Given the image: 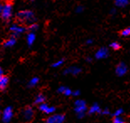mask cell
<instances>
[{
    "instance_id": "obj_1",
    "label": "cell",
    "mask_w": 130,
    "mask_h": 123,
    "mask_svg": "<svg viewBox=\"0 0 130 123\" xmlns=\"http://www.w3.org/2000/svg\"><path fill=\"white\" fill-rule=\"evenodd\" d=\"M18 19L21 22H25V23H30V24H33L36 20L35 14L30 10L20 11L18 14Z\"/></svg>"
},
{
    "instance_id": "obj_2",
    "label": "cell",
    "mask_w": 130,
    "mask_h": 123,
    "mask_svg": "<svg viewBox=\"0 0 130 123\" xmlns=\"http://www.w3.org/2000/svg\"><path fill=\"white\" fill-rule=\"evenodd\" d=\"M87 110V104H86L84 100H77L75 102V111L76 112L78 118H83Z\"/></svg>"
},
{
    "instance_id": "obj_3",
    "label": "cell",
    "mask_w": 130,
    "mask_h": 123,
    "mask_svg": "<svg viewBox=\"0 0 130 123\" xmlns=\"http://www.w3.org/2000/svg\"><path fill=\"white\" fill-rule=\"evenodd\" d=\"M12 14H13V8L11 4L8 3V4L4 5L3 11L1 13V16L3 19H4V20H9L10 18L12 17Z\"/></svg>"
},
{
    "instance_id": "obj_4",
    "label": "cell",
    "mask_w": 130,
    "mask_h": 123,
    "mask_svg": "<svg viewBox=\"0 0 130 123\" xmlns=\"http://www.w3.org/2000/svg\"><path fill=\"white\" fill-rule=\"evenodd\" d=\"M65 121V116L61 114L52 115L46 120V123H63Z\"/></svg>"
},
{
    "instance_id": "obj_5",
    "label": "cell",
    "mask_w": 130,
    "mask_h": 123,
    "mask_svg": "<svg viewBox=\"0 0 130 123\" xmlns=\"http://www.w3.org/2000/svg\"><path fill=\"white\" fill-rule=\"evenodd\" d=\"M13 116V109L12 107H9L5 108L4 112H3V116H2V120L3 121L5 122V123H8L11 121V119H12V117Z\"/></svg>"
},
{
    "instance_id": "obj_6",
    "label": "cell",
    "mask_w": 130,
    "mask_h": 123,
    "mask_svg": "<svg viewBox=\"0 0 130 123\" xmlns=\"http://www.w3.org/2000/svg\"><path fill=\"white\" fill-rule=\"evenodd\" d=\"M127 72H128V68H127L126 64L123 63H119L116 68V74L118 76H123L127 73Z\"/></svg>"
},
{
    "instance_id": "obj_7",
    "label": "cell",
    "mask_w": 130,
    "mask_h": 123,
    "mask_svg": "<svg viewBox=\"0 0 130 123\" xmlns=\"http://www.w3.org/2000/svg\"><path fill=\"white\" fill-rule=\"evenodd\" d=\"M40 110L43 112H45V114H52L56 111V108L54 106H49L45 103H43V104L40 105Z\"/></svg>"
},
{
    "instance_id": "obj_8",
    "label": "cell",
    "mask_w": 130,
    "mask_h": 123,
    "mask_svg": "<svg viewBox=\"0 0 130 123\" xmlns=\"http://www.w3.org/2000/svg\"><path fill=\"white\" fill-rule=\"evenodd\" d=\"M107 56H108V50L106 47H102L95 54L96 59H103V58H106Z\"/></svg>"
},
{
    "instance_id": "obj_9",
    "label": "cell",
    "mask_w": 130,
    "mask_h": 123,
    "mask_svg": "<svg viewBox=\"0 0 130 123\" xmlns=\"http://www.w3.org/2000/svg\"><path fill=\"white\" fill-rule=\"evenodd\" d=\"M81 72H82V69L80 68L76 67V66H72V67H70V68H66L64 72V73L65 74H71V75H77Z\"/></svg>"
},
{
    "instance_id": "obj_10",
    "label": "cell",
    "mask_w": 130,
    "mask_h": 123,
    "mask_svg": "<svg viewBox=\"0 0 130 123\" xmlns=\"http://www.w3.org/2000/svg\"><path fill=\"white\" fill-rule=\"evenodd\" d=\"M10 30L13 33V35H17L22 34L23 32H24L25 28L17 26V24H13V26L10 27Z\"/></svg>"
},
{
    "instance_id": "obj_11",
    "label": "cell",
    "mask_w": 130,
    "mask_h": 123,
    "mask_svg": "<svg viewBox=\"0 0 130 123\" xmlns=\"http://www.w3.org/2000/svg\"><path fill=\"white\" fill-rule=\"evenodd\" d=\"M34 116V110L32 108L28 107L24 110V117L26 121H30Z\"/></svg>"
},
{
    "instance_id": "obj_12",
    "label": "cell",
    "mask_w": 130,
    "mask_h": 123,
    "mask_svg": "<svg viewBox=\"0 0 130 123\" xmlns=\"http://www.w3.org/2000/svg\"><path fill=\"white\" fill-rule=\"evenodd\" d=\"M9 83V79L6 76H3L0 78V90H4L8 86Z\"/></svg>"
},
{
    "instance_id": "obj_13",
    "label": "cell",
    "mask_w": 130,
    "mask_h": 123,
    "mask_svg": "<svg viewBox=\"0 0 130 123\" xmlns=\"http://www.w3.org/2000/svg\"><path fill=\"white\" fill-rule=\"evenodd\" d=\"M102 112V110L98 104H94L92 105V107L90 108L89 110V113L90 114H95V113H101Z\"/></svg>"
},
{
    "instance_id": "obj_14",
    "label": "cell",
    "mask_w": 130,
    "mask_h": 123,
    "mask_svg": "<svg viewBox=\"0 0 130 123\" xmlns=\"http://www.w3.org/2000/svg\"><path fill=\"white\" fill-rule=\"evenodd\" d=\"M35 35L34 32H29L28 35H27V42L29 45V46H31L33 45V43L35 42Z\"/></svg>"
},
{
    "instance_id": "obj_15",
    "label": "cell",
    "mask_w": 130,
    "mask_h": 123,
    "mask_svg": "<svg viewBox=\"0 0 130 123\" xmlns=\"http://www.w3.org/2000/svg\"><path fill=\"white\" fill-rule=\"evenodd\" d=\"M15 43H16V39L14 37H11L9 39V40H7L6 41H5L4 46L5 47H11V46H14Z\"/></svg>"
},
{
    "instance_id": "obj_16",
    "label": "cell",
    "mask_w": 130,
    "mask_h": 123,
    "mask_svg": "<svg viewBox=\"0 0 130 123\" xmlns=\"http://www.w3.org/2000/svg\"><path fill=\"white\" fill-rule=\"evenodd\" d=\"M114 2L115 4L120 8L125 7L128 4V0H114Z\"/></svg>"
},
{
    "instance_id": "obj_17",
    "label": "cell",
    "mask_w": 130,
    "mask_h": 123,
    "mask_svg": "<svg viewBox=\"0 0 130 123\" xmlns=\"http://www.w3.org/2000/svg\"><path fill=\"white\" fill-rule=\"evenodd\" d=\"M45 97L43 95V94H38L35 98V104H43V103H45Z\"/></svg>"
},
{
    "instance_id": "obj_18",
    "label": "cell",
    "mask_w": 130,
    "mask_h": 123,
    "mask_svg": "<svg viewBox=\"0 0 130 123\" xmlns=\"http://www.w3.org/2000/svg\"><path fill=\"white\" fill-rule=\"evenodd\" d=\"M39 83V78L35 77V78H33L29 80V87H35V86H36Z\"/></svg>"
},
{
    "instance_id": "obj_19",
    "label": "cell",
    "mask_w": 130,
    "mask_h": 123,
    "mask_svg": "<svg viewBox=\"0 0 130 123\" xmlns=\"http://www.w3.org/2000/svg\"><path fill=\"white\" fill-rule=\"evenodd\" d=\"M121 35L123 36H125V37L128 36L130 35V28H126V29L123 30L121 32Z\"/></svg>"
},
{
    "instance_id": "obj_20",
    "label": "cell",
    "mask_w": 130,
    "mask_h": 123,
    "mask_svg": "<svg viewBox=\"0 0 130 123\" xmlns=\"http://www.w3.org/2000/svg\"><path fill=\"white\" fill-rule=\"evenodd\" d=\"M63 63H64V60H58L56 61V63H54L52 64V67H53V68H59V67L61 66Z\"/></svg>"
},
{
    "instance_id": "obj_21",
    "label": "cell",
    "mask_w": 130,
    "mask_h": 123,
    "mask_svg": "<svg viewBox=\"0 0 130 123\" xmlns=\"http://www.w3.org/2000/svg\"><path fill=\"white\" fill-rule=\"evenodd\" d=\"M123 113V109H118V110L113 113V116H114V117H118V116H121V115Z\"/></svg>"
},
{
    "instance_id": "obj_22",
    "label": "cell",
    "mask_w": 130,
    "mask_h": 123,
    "mask_svg": "<svg viewBox=\"0 0 130 123\" xmlns=\"http://www.w3.org/2000/svg\"><path fill=\"white\" fill-rule=\"evenodd\" d=\"M38 29V26L36 24H31L30 26H29V30H30V32H34V31H35Z\"/></svg>"
},
{
    "instance_id": "obj_23",
    "label": "cell",
    "mask_w": 130,
    "mask_h": 123,
    "mask_svg": "<svg viewBox=\"0 0 130 123\" xmlns=\"http://www.w3.org/2000/svg\"><path fill=\"white\" fill-rule=\"evenodd\" d=\"M113 123H125L123 121V119L122 118L121 116H118V117H114L113 119Z\"/></svg>"
},
{
    "instance_id": "obj_24",
    "label": "cell",
    "mask_w": 130,
    "mask_h": 123,
    "mask_svg": "<svg viewBox=\"0 0 130 123\" xmlns=\"http://www.w3.org/2000/svg\"><path fill=\"white\" fill-rule=\"evenodd\" d=\"M111 47L113 50H118L120 49V44L118 42H112L111 44Z\"/></svg>"
},
{
    "instance_id": "obj_25",
    "label": "cell",
    "mask_w": 130,
    "mask_h": 123,
    "mask_svg": "<svg viewBox=\"0 0 130 123\" xmlns=\"http://www.w3.org/2000/svg\"><path fill=\"white\" fill-rule=\"evenodd\" d=\"M63 94H64L66 96H70V95H71V94H72V91H71L70 89L66 88L64 93H63Z\"/></svg>"
},
{
    "instance_id": "obj_26",
    "label": "cell",
    "mask_w": 130,
    "mask_h": 123,
    "mask_svg": "<svg viewBox=\"0 0 130 123\" xmlns=\"http://www.w3.org/2000/svg\"><path fill=\"white\" fill-rule=\"evenodd\" d=\"M66 88V87H65V86H60V87L58 88V92H59V93H64Z\"/></svg>"
},
{
    "instance_id": "obj_27",
    "label": "cell",
    "mask_w": 130,
    "mask_h": 123,
    "mask_svg": "<svg viewBox=\"0 0 130 123\" xmlns=\"http://www.w3.org/2000/svg\"><path fill=\"white\" fill-rule=\"evenodd\" d=\"M76 11L77 13H82V11H83V7H82V6H78V7L76 8Z\"/></svg>"
},
{
    "instance_id": "obj_28",
    "label": "cell",
    "mask_w": 130,
    "mask_h": 123,
    "mask_svg": "<svg viewBox=\"0 0 130 123\" xmlns=\"http://www.w3.org/2000/svg\"><path fill=\"white\" fill-rule=\"evenodd\" d=\"M72 95H74V96H79L80 95V91L79 90L72 91Z\"/></svg>"
},
{
    "instance_id": "obj_29",
    "label": "cell",
    "mask_w": 130,
    "mask_h": 123,
    "mask_svg": "<svg viewBox=\"0 0 130 123\" xmlns=\"http://www.w3.org/2000/svg\"><path fill=\"white\" fill-rule=\"evenodd\" d=\"M101 113H102V114H103V115H108L110 112H109V110H107V109H105V110H103V111H102Z\"/></svg>"
},
{
    "instance_id": "obj_30",
    "label": "cell",
    "mask_w": 130,
    "mask_h": 123,
    "mask_svg": "<svg viewBox=\"0 0 130 123\" xmlns=\"http://www.w3.org/2000/svg\"><path fill=\"white\" fill-rule=\"evenodd\" d=\"M4 76V71H3V69L0 68V78Z\"/></svg>"
},
{
    "instance_id": "obj_31",
    "label": "cell",
    "mask_w": 130,
    "mask_h": 123,
    "mask_svg": "<svg viewBox=\"0 0 130 123\" xmlns=\"http://www.w3.org/2000/svg\"><path fill=\"white\" fill-rule=\"evenodd\" d=\"M3 8H4V5H3L2 4H0V15H1V13L3 11Z\"/></svg>"
},
{
    "instance_id": "obj_32",
    "label": "cell",
    "mask_w": 130,
    "mask_h": 123,
    "mask_svg": "<svg viewBox=\"0 0 130 123\" xmlns=\"http://www.w3.org/2000/svg\"><path fill=\"white\" fill-rule=\"evenodd\" d=\"M92 40H91V39L87 41V44H92Z\"/></svg>"
},
{
    "instance_id": "obj_33",
    "label": "cell",
    "mask_w": 130,
    "mask_h": 123,
    "mask_svg": "<svg viewBox=\"0 0 130 123\" xmlns=\"http://www.w3.org/2000/svg\"><path fill=\"white\" fill-rule=\"evenodd\" d=\"M87 61H92V58H91V57H88V58H87Z\"/></svg>"
},
{
    "instance_id": "obj_34",
    "label": "cell",
    "mask_w": 130,
    "mask_h": 123,
    "mask_svg": "<svg viewBox=\"0 0 130 123\" xmlns=\"http://www.w3.org/2000/svg\"><path fill=\"white\" fill-rule=\"evenodd\" d=\"M29 1H34V0H29Z\"/></svg>"
},
{
    "instance_id": "obj_35",
    "label": "cell",
    "mask_w": 130,
    "mask_h": 123,
    "mask_svg": "<svg viewBox=\"0 0 130 123\" xmlns=\"http://www.w3.org/2000/svg\"><path fill=\"white\" fill-rule=\"evenodd\" d=\"M0 116H1V114H0Z\"/></svg>"
}]
</instances>
